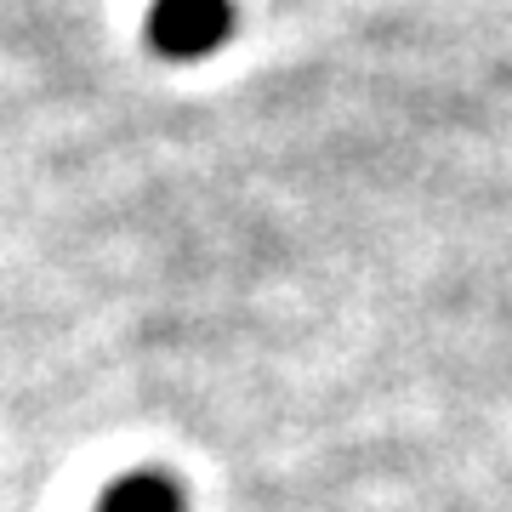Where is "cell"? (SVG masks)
I'll return each instance as SVG.
<instances>
[{"instance_id": "cell-1", "label": "cell", "mask_w": 512, "mask_h": 512, "mask_svg": "<svg viewBox=\"0 0 512 512\" xmlns=\"http://www.w3.org/2000/svg\"><path fill=\"white\" fill-rule=\"evenodd\" d=\"M234 35V0H154L148 6V46L171 63L211 57Z\"/></svg>"}, {"instance_id": "cell-2", "label": "cell", "mask_w": 512, "mask_h": 512, "mask_svg": "<svg viewBox=\"0 0 512 512\" xmlns=\"http://www.w3.org/2000/svg\"><path fill=\"white\" fill-rule=\"evenodd\" d=\"M97 512H188V495L171 473L137 467V473L114 478L109 490L97 495Z\"/></svg>"}]
</instances>
